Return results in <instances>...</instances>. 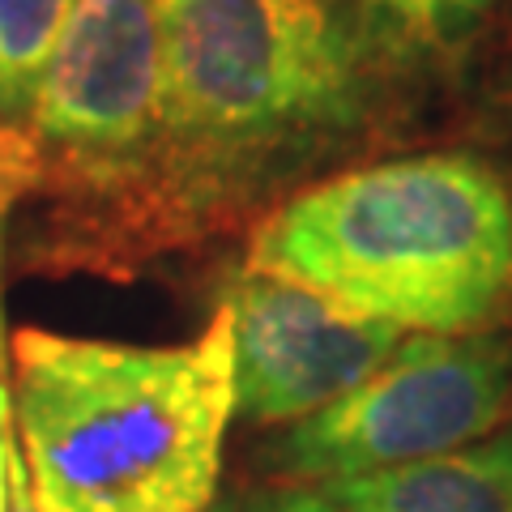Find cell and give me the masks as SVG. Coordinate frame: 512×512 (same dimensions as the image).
I'll use <instances>...</instances> for the list:
<instances>
[{
  "mask_svg": "<svg viewBox=\"0 0 512 512\" xmlns=\"http://www.w3.org/2000/svg\"><path fill=\"white\" fill-rule=\"evenodd\" d=\"M244 269L402 333L466 338L512 308V188L461 150L367 163L282 201Z\"/></svg>",
  "mask_w": 512,
  "mask_h": 512,
  "instance_id": "1",
  "label": "cell"
},
{
  "mask_svg": "<svg viewBox=\"0 0 512 512\" xmlns=\"http://www.w3.org/2000/svg\"><path fill=\"white\" fill-rule=\"evenodd\" d=\"M9 436L0 440V512H9Z\"/></svg>",
  "mask_w": 512,
  "mask_h": 512,
  "instance_id": "14",
  "label": "cell"
},
{
  "mask_svg": "<svg viewBox=\"0 0 512 512\" xmlns=\"http://www.w3.org/2000/svg\"><path fill=\"white\" fill-rule=\"evenodd\" d=\"M9 423H13V393L5 384V329H0V440L9 436Z\"/></svg>",
  "mask_w": 512,
  "mask_h": 512,
  "instance_id": "13",
  "label": "cell"
},
{
  "mask_svg": "<svg viewBox=\"0 0 512 512\" xmlns=\"http://www.w3.org/2000/svg\"><path fill=\"white\" fill-rule=\"evenodd\" d=\"M210 512H346V508L333 504L320 487L274 483V487H252V491L227 495V500H214Z\"/></svg>",
  "mask_w": 512,
  "mask_h": 512,
  "instance_id": "11",
  "label": "cell"
},
{
  "mask_svg": "<svg viewBox=\"0 0 512 512\" xmlns=\"http://www.w3.org/2000/svg\"><path fill=\"white\" fill-rule=\"evenodd\" d=\"M163 35L154 0H73L26 128L43 154L124 184L158 146Z\"/></svg>",
  "mask_w": 512,
  "mask_h": 512,
  "instance_id": "5",
  "label": "cell"
},
{
  "mask_svg": "<svg viewBox=\"0 0 512 512\" xmlns=\"http://www.w3.org/2000/svg\"><path fill=\"white\" fill-rule=\"evenodd\" d=\"M355 5L402 39H448L500 0H355Z\"/></svg>",
  "mask_w": 512,
  "mask_h": 512,
  "instance_id": "9",
  "label": "cell"
},
{
  "mask_svg": "<svg viewBox=\"0 0 512 512\" xmlns=\"http://www.w3.org/2000/svg\"><path fill=\"white\" fill-rule=\"evenodd\" d=\"M346 512H512V427L414 466L320 483Z\"/></svg>",
  "mask_w": 512,
  "mask_h": 512,
  "instance_id": "7",
  "label": "cell"
},
{
  "mask_svg": "<svg viewBox=\"0 0 512 512\" xmlns=\"http://www.w3.org/2000/svg\"><path fill=\"white\" fill-rule=\"evenodd\" d=\"M69 13L73 0H0V111L13 124L30 120Z\"/></svg>",
  "mask_w": 512,
  "mask_h": 512,
  "instance_id": "8",
  "label": "cell"
},
{
  "mask_svg": "<svg viewBox=\"0 0 512 512\" xmlns=\"http://www.w3.org/2000/svg\"><path fill=\"white\" fill-rule=\"evenodd\" d=\"M512 406V342L495 333H419L384 359L359 389L261 448L274 483H338L487 440Z\"/></svg>",
  "mask_w": 512,
  "mask_h": 512,
  "instance_id": "4",
  "label": "cell"
},
{
  "mask_svg": "<svg viewBox=\"0 0 512 512\" xmlns=\"http://www.w3.org/2000/svg\"><path fill=\"white\" fill-rule=\"evenodd\" d=\"M163 120L154 154L184 210H210L282 154L350 124L359 47L338 0H154Z\"/></svg>",
  "mask_w": 512,
  "mask_h": 512,
  "instance_id": "3",
  "label": "cell"
},
{
  "mask_svg": "<svg viewBox=\"0 0 512 512\" xmlns=\"http://www.w3.org/2000/svg\"><path fill=\"white\" fill-rule=\"evenodd\" d=\"M43 167H47V154L35 141V133L26 124H13L0 111V235H5V222L18 210V201L39 188Z\"/></svg>",
  "mask_w": 512,
  "mask_h": 512,
  "instance_id": "10",
  "label": "cell"
},
{
  "mask_svg": "<svg viewBox=\"0 0 512 512\" xmlns=\"http://www.w3.org/2000/svg\"><path fill=\"white\" fill-rule=\"evenodd\" d=\"M222 308L231 316L235 414L252 427L312 419L359 389L406 342L384 320L252 269L231 282Z\"/></svg>",
  "mask_w": 512,
  "mask_h": 512,
  "instance_id": "6",
  "label": "cell"
},
{
  "mask_svg": "<svg viewBox=\"0 0 512 512\" xmlns=\"http://www.w3.org/2000/svg\"><path fill=\"white\" fill-rule=\"evenodd\" d=\"M9 512H35L30 500V478H26V461L22 453L9 444Z\"/></svg>",
  "mask_w": 512,
  "mask_h": 512,
  "instance_id": "12",
  "label": "cell"
},
{
  "mask_svg": "<svg viewBox=\"0 0 512 512\" xmlns=\"http://www.w3.org/2000/svg\"><path fill=\"white\" fill-rule=\"evenodd\" d=\"M18 414L35 512H210L235 419L231 316L184 346L22 329Z\"/></svg>",
  "mask_w": 512,
  "mask_h": 512,
  "instance_id": "2",
  "label": "cell"
}]
</instances>
